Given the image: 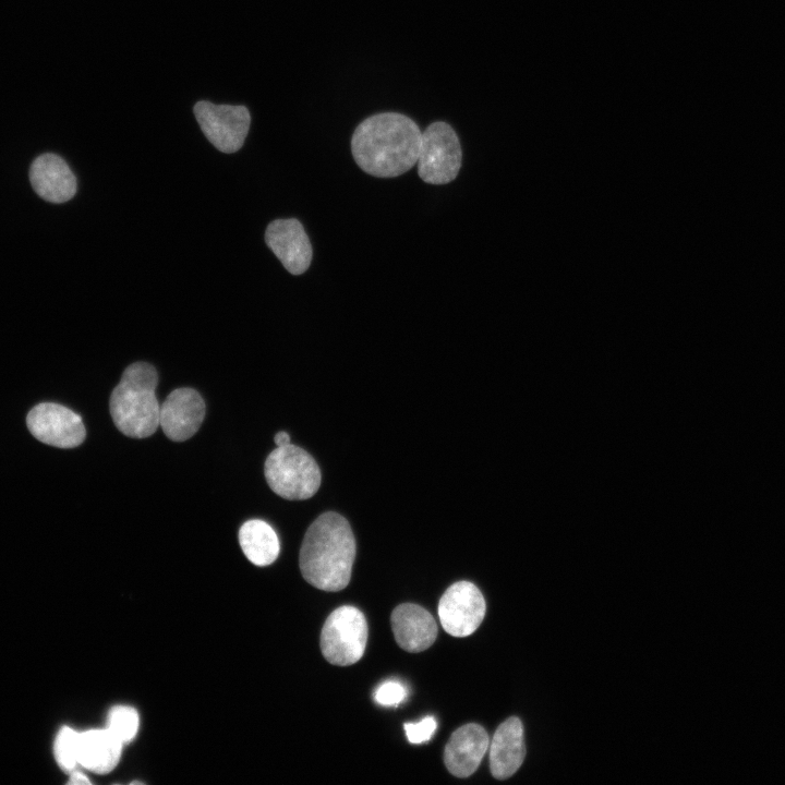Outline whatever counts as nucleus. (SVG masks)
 I'll return each instance as SVG.
<instances>
[{
  "label": "nucleus",
  "mask_w": 785,
  "mask_h": 785,
  "mask_svg": "<svg viewBox=\"0 0 785 785\" xmlns=\"http://www.w3.org/2000/svg\"><path fill=\"white\" fill-rule=\"evenodd\" d=\"M422 132L408 116L381 112L367 117L354 130L351 153L357 165L377 178H394L418 161Z\"/></svg>",
  "instance_id": "obj_1"
},
{
  "label": "nucleus",
  "mask_w": 785,
  "mask_h": 785,
  "mask_svg": "<svg viewBox=\"0 0 785 785\" xmlns=\"http://www.w3.org/2000/svg\"><path fill=\"white\" fill-rule=\"evenodd\" d=\"M355 539L347 519L327 511L307 528L299 554L303 578L313 587L336 592L351 578L355 558Z\"/></svg>",
  "instance_id": "obj_2"
},
{
  "label": "nucleus",
  "mask_w": 785,
  "mask_h": 785,
  "mask_svg": "<svg viewBox=\"0 0 785 785\" xmlns=\"http://www.w3.org/2000/svg\"><path fill=\"white\" fill-rule=\"evenodd\" d=\"M157 383V371L149 363L135 362L123 371L110 395L109 409L114 425L125 436L145 438L159 426Z\"/></svg>",
  "instance_id": "obj_3"
},
{
  "label": "nucleus",
  "mask_w": 785,
  "mask_h": 785,
  "mask_svg": "<svg viewBox=\"0 0 785 785\" xmlns=\"http://www.w3.org/2000/svg\"><path fill=\"white\" fill-rule=\"evenodd\" d=\"M264 475L270 490L288 500L312 497L321 485V470L314 458L292 444L277 446L265 460Z\"/></svg>",
  "instance_id": "obj_4"
},
{
  "label": "nucleus",
  "mask_w": 785,
  "mask_h": 785,
  "mask_svg": "<svg viewBox=\"0 0 785 785\" xmlns=\"http://www.w3.org/2000/svg\"><path fill=\"white\" fill-rule=\"evenodd\" d=\"M367 641V623L364 614L354 606L343 605L327 617L321 632L323 656L334 665L348 666L364 654Z\"/></svg>",
  "instance_id": "obj_5"
},
{
  "label": "nucleus",
  "mask_w": 785,
  "mask_h": 785,
  "mask_svg": "<svg viewBox=\"0 0 785 785\" xmlns=\"http://www.w3.org/2000/svg\"><path fill=\"white\" fill-rule=\"evenodd\" d=\"M462 149L459 137L444 121L431 123L422 132L418 157L419 177L430 184L454 181L460 170Z\"/></svg>",
  "instance_id": "obj_6"
},
{
  "label": "nucleus",
  "mask_w": 785,
  "mask_h": 785,
  "mask_svg": "<svg viewBox=\"0 0 785 785\" xmlns=\"http://www.w3.org/2000/svg\"><path fill=\"white\" fill-rule=\"evenodd\" d=\"M194 114L207 140L220 152H238L247 135L251 116L246 107L197 101Z\"/></svg>",
  "instance_id": "obj_7"
},
{
  "label": "nucleus",
  "mask_w": 785,
  "mask_h": 785,
  "mask_svg": "<svg viewBox=\"0 0 785 785\" xmlns=\"http://www.w3.org/2000/svg\"><path fill=\"white\" fill-rule=\"evenodd\" d=\"M26 423L29 432L38 440L59 448L77 447L86 436L81 416L55 402L35 406L28 412Z\"/></svg>",
  "instance_id": "obj_8"
},
{
  "label": "nucleus",
  "mask_w": 785,
  "mask_h": 785,
  "mask_svg": "<svg viewBox=\"0 0 785 785\" xmlns=\"http://www.w3.org/2000/svg\"><path fill=\"white\" fill-rule=\"evenodd\" d=\"M485 600L469 581L451 584L438 603V616L445 631L454 637L473 633L485 616Z\"/></svg>",
  "instance_id": "obj_9"
},
{
  "label": "nucleus",
  "mask_w": 785,
  "mask_h": 785,
  "mask_svg": "<svg viewBox=\"0 0 785 785\" xmlns=\"http://www.w3.org/2000/svg\"><path fill=\"white\" fill-rule=\"evenodd\" d=\"M205 412V402L195 389L177 388L160 406L159 426L169 439L184 442L198 431Z\"/></svg>",
  "instance_id": "obj_10"
},
{
  "label": "nucleus",
  "mask_w": 785,
  "mask_h": 785,
  "mask_svg": "<svg viewBox=\"0 0 785 785\" xmlns=\"http://www.w3.org/2000/svg\"><path fill=\"white\" fill-rule=\"evenodd\" d=\"M265 242L290 274L301 275L310 267L313 249L298 219L271 221L265 231Z\"/></svg>",
  "instance_id": "obj_11"
},
{
  "label": "nucleus",
  "mask_w": 785,
  "mask_h": 785,
  "mask_svg": "<svg viewBox=\"0 0 785 785\" xmlns=\"http://www.w3.org/2000/svg\"><path fill=\"white\" fill-rule=\"evenodd\" d=\"M488 735L479 724L469 723L456 729L444 750V763L457 777H468L479 768L488 748Z\"/></svg>",
  "instance_id": "obj_12"
},
{
  "label": "nucleus",
  "mask_w": 785,
  "mask_h": 785,
  "mask_svg": "<svg viewBox=\"0 0 785 785\" xmlns=\"http://www.w3.org/2000/svg\"><path fill=\"white\" fill-rule=\"evenodd\" d=\"M390 623L396 642L404 651L422 652L436 640V621L431 613L420 605H398L391 613Z\"/></svg>",
  "instance_id": "obj_13"
},
{
  "label": "nucleus",
  "mask_w": 785,
  "mask_h": 785,
  "mask_svg": "<svg viewBox=\"0 0 785 785\" xmlns=\"http://www.w3.org/2000/svg\"><path fill=\"white\" fill-rule=\"evenodd\" d=\"M29 180L35 192L51 203H64L76 193V178L60 156L44 154L29 169Z\"/></svg>",
  "instance_id": "obj_14"
},
{
  "label": "nucleus",
  "mask_w": 785,
  "mask_h": 785,
  "mask_svg": "<svg viewBox=\"0 0 785 785\" xmlns=\"http://www.w3.org/2000/svg\"><path fill=\"white\" fill-rule=\"evenodd\" d=\"M526 757L523 726L520 718L511 716L494 733L490 745V769L497 780H506L521 766Z\"/></svg>",
  "instance_id": "obj_15"
},
{
  "label": "nucleus",
  "mask_w": 785,
  "mask_h": 785,
  "mask_svg": "<svg viewBox=\"0 0 785 785\" xmlns=\"http://www.w3.org/2000/svg\"><path fill=\"white\" fill-rule=\"evenodd\" d=\"M123 744L108 729L95 728L78 734L77 762L93 773L112 771L121 757Z\"/></svg>",
  "instance_id": "obj_16"
},
{
  "label": "nucleus",
  "mask_w": 785,
  "mask_h": 785,
  "mask_svg": "<svg viewBox=\"0 0 785 785\" xmlns=\"http://www.w3.org/2000/svg\"><path fill=\"white\" fill-rule=\"evenodd\" d=\"M239 543L246 558L256 566H268L279 555V540L275 530L265 521H245L239 530Z\"/></svg>",
  "instance_id": "obj_17"
},
{
  "label": "nucleus",
  "mask_w": 785,
  "mask_h": 785,
  "mask_svg": "<svg viewBox=\"0 0 785 785\" xmlns=\"http://www.w3.org/2000/svg\"><path fill=\"white\" fill-rule=\"evenodd\" d=\"M78 732L69 726H63L57 733L52 752L58 766L65 773H71L78 766L77 747Z\"/></svg>",
  "instance_id": "obj_18"
},
{
  "label": "nucleus",
  "mask_w": 785,
  "mask_h": 785,
  "mask_svg": "<svg viewBox=\"0 0 785 785\" xmlns=\"http://www.w3.org/2000/svg\"><path fill=\"white\" fill-rule=\"evenodd\" d=\"M140 717L137 711L128 705L112 706L108 713L107 727L123 745L137 734Z\"/></svg>",
  "instance_id": "obj_19"
},
{
  "label": "nucleus",
  "mask_w": 785,
  "mask_h": 785,
  "mask_svg": "<svg viewBox=\"0 0 785 785\" xmlns=\"http://www.w3.org/2000/svg\"><path fill=\"white\" fill-rule=\"evenodd\" d=\"M406 696V688L400 683L389 680L378 687L374 698L378 704L396 705L403 701Z\"/></svg>",
  "instance_id": "obj_20"
},
{
  "label": "nucleus",
  "mask_w": 785,
  "mask_h": 785,
  "mask_svg": "<svg viewBox=\"0 0 785 785\" xmlns=\"http://www.w3.org/2000/svg\"><path fill=\"white\" fill-rule=\"evenodd\" d=\"M436 726L434 717L427 716L419 723H406L404 730L411 744H422L430 740Z\"/></svg>",
  "instance_id": "obj_21"
},
{
  "label": "nucleus",
  "mask_w": 785,
  "mask_h": 785,
  "mask_svg": "<svg viewBox=\"0 0 785 785\" xmlns=\"http://www.w3.org/2000/svg\"><path fill=\"white\" fill-rule=\"evenodd\" d=\"M69 784H90L89 778L81 771L74 770L69 773Z\"/></svg>",
  "instance_id": "obj_22"
},
{
  "label": "nucleus",
  "mask_w": 785,
  "mask_h": 785,
  "mask_svg": "<svg viewBox=\"0 0 785 785\" xmlns=\"http://www.w3.org/2000/svg\"><path fill=\"white\" fill-rule=\"evenodd\" d=\"M274 442L277 446H285L290 444V436L288 435V433L281 431L275 435Z\"/></svg>",
  "instance_id": "obj_23"
}]
</instances>
